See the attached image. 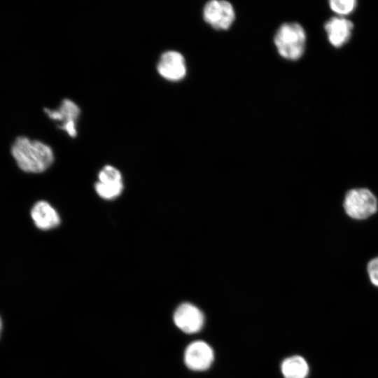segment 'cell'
Masks as SVG:
<instances>
[{"instance_id":"cell-1","label":"cell","mask_w":378,"mask_h":378,"mask_svg":"<svg viewBox=\"0 0 378 378\" xmlns=\"http://www.w3.org/2000/svg\"><path fill=\"white\" fill-rule=\"evenodd\" d=\"M10 152L18 167L26 172L41 173L54 161L53 151L48 144L24 136L15 139Z\"/></svg>"},{"instance_id":"cell-2","label":"cell","mask_w":378,"mask_h":378,"mask_svg":"<svg viewBox=\"0 0 378 378\" xmlns=\"http://www.w3.org/2000/svg\"><path fill=\"white\" fill-rule=\"evenodd\" d=\"M306 40V32L301 24L286 22L277 29L274 36V44L281 57L296 61L304 52Z\"/></svg>"},{"instance_id":"cell-3","label":"cell","mask_w":378,"mask_h":378,"mask_svg":"<svg viewBox=\"0 0 378 378\" xmlns=\"http://www.w3.org/2000/svg\"><path fill=\"white\" fill-rule=\"evenodd\" d=\"M342 207L350 218L363 220L377 212L378 200L370 189L354 188L345 193Z\"/></svg>"},{"instance_id":"cell-4","label":"cell","mask_w":378,"mask_h":378,"mask_svg":"<svg viewBox=\"0 0 378 378\" xmlns=\"http://www.w3.org/2000/svg\"><path fill=\"white\" fill-rule=\"evenodd\" d=\"M235 10L231 3L225 0H211L205 4L202 17L206 23L216 30H227L235 20Z\"/></svg>"},{"instance_id":"cell-5","label":"cell","mask_w":378,"mask_h":378,"mask_svg":"<svg viewBox=\"0 0 378 378\" xmlns=\"http://www.w3.org/2000/svg\"><path fill=\"white\" fill-rule=\"evenodd\" d=\"M94 190L101 198L106 200H112L119 197L123 190L120 172L113 166H104L98 174Z\"/></svg>"},{"instance_id":"cell-6","label":"cell","mask_w":378,"mask_h":378,"mask_svg":"<svg viewBox=\"0 0 378 378\" xmlns=\"http://www.w3.org/2000/svg\"><path fill=\"white\" fill-rule=\"evenodd\" d=\"M45 113L52 120L59 123L58 127L71 137L77 135L76 121L80 110L73 101L65 99L57 109L45 108Z\"/></svg>"},{"instance_id":"cell-7","label":"cell","mask_w":378,"mask_h":378,"mask_svg":"<svg viewBox=\"0 0 378 378\" xmlns=\"http://www.w3.org/2000/svg\"><path fill=\"white\" fill-rule=\"evenodd\" d=\"M157 70L163 78L169 81H180L187 74L186 59L183 55L178 51H166L161 55L159 59Z\"/></svg>"},{"instance_id":"cell-8","label":"cell","mask_w":378,"mask_h":378,"mask_svg":"<svg viewBox=\"0 0 378 378\" xmlns=\"http://www.w3.org/2000/svg\"><path fill=\"white\" fill-rule=\"evenodd\" d=\"M173 318L175 325L188 334L200 331L204 320L202 312L195 305L188 302L183 303L176 308Z\"/></svg>"},{"instance_id":"cell-9","label":"cell","mask_w":378,"mask_h":378,"mask_svg":"<svg viewBox=\"0 0 378 378\" xmlns=\"http://www.w3.org/2000/svg\"><path fill=\"white\" fill-rule=\"evenodd\" d=\"M214 360V352L209 344L203 341L190 344L184 352V362L192 370L201 371L208 369Z\"/></svg>"},{"instance_id":"cell-10","label":"cell","mask_w":378,"mask_h":378,"mask_svg":"<svg viewBox=\"0 0 378 378\" xmlns=\"http://www.w3.org/2000/svg\"><path fill=\"white\" fill-rule=\"evenodd\" d=\"M353 27L350 20L340 17L331 18L324 25L329 42L336 48L342 46L350 39Z\"/></svg>"},{"instance_id":"cell-11","label":"cell","mask_w":378,"mask_h":378,"mask_svg":"<svg viewBox=\"0 0 378 378\" xmlns=\"http://www.w3.org/2000/svg\"><path fill=\"white\" fill-rule=\"evenodd\" d=\"M31 216L35 225L43 230L53 229L60 224L57 211L46 201H38L33 206Z\"/></svg>"},{"instance_id":"cell-12","label":"cell","mask_w":378,"mask_h":378,"mask_svg":"<svg viewBox=\"0 0 378 378\" xmlns=\"http://www.w3.org/2000/svg\"><path fill=\"white\" fill-rule=\"evenodd\" d=\"M309 371L307 362L300 356L287 358L281 364V372L284 378H306Z\"/></svg>"},{"instance_id":"cell-13","label":"cell","mask_w":378,"mask_h":378,"mask_svg":"<svg viewBox=\"0 0 378 378\" xmlns=\"http://www.w3.org/2000/svg\"><path fill=\"white\" fill-rule=\"evenodd\" d=\"M355 0H331L329 1L330 8L340 15H347L351 13L356 6Z\"/></svg>"},{"instance_id":"cell-14","label":"cell","mask_w":378,"mask_h":378,"mask_svg":"<svg viewBox=\"0 0 378 378\" xmlns=\"http://www.w3.org/2000/svg\"><path fill=\"white\" fill-rule=\"evenodd\" d=\"M367 273L371 284L378 288V256L369 260L367 265Z\"/></svg>"},{"instance_id":"cell-15","label":"cell","mask_w":378,"mask_h":378,"mask_svg":"<svg viewBox=\"0 0 378 378\" xmlns=\"http://www.w3.org/2000/svg\"><path fill=\"white\" fill-rule=\"evenodd\" d=\"M2 328H3V322H2L1 317L0 316V337L1 335Z\"/></svg>"}]
</instances>
